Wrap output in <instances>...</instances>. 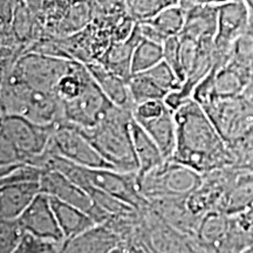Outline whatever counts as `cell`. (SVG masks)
<instances>
[{
    "mask_svg": "<svg viewBox=\"0 0 253 253\" xmlns=\"http://www.w3.org/2000/svg\"><path fill=\"white\" fill-rule=\"evenodd\" d=\"M132 118L151 136L166 161H169L176 148L175 110L166 100H148L135 104Z\"/></svg>",
    "mask_w": 253,
    "mask_h": 253,
    "instance_id": "obj_5",
    "label": "cell"
},
{
    "mask_svg": "<svg viewBox=\"0 0 253 253\" xmlns=\"http://www.w3.org/2000/svg\"><path fill=\"white\" fill-rule=\"evenodd\" d=\"M128 87L134 104L148 100H164L168 93L144 72L131 74L128 79Z\"/></svg>",
    "mask_w": 253,
    "mask_h": 253,
    "instance_id": "obj_22",
    "label": "cell"
},
{
    "mask_svg": "<svg viewBox=\"0 0 253 253\" xmlns=\"http://www.w3.org/2000/svg\"><path fill=\"white\" fill-rule=\"evenodd\" d=\"M226 65L238 71L253 84V21L232 43Z\"/></svg>",
    "mask_w": 253,
    "mask_h": 253,
    "instance_id": "obj_17",
    "label": "cell"
},
{
    "mask_svg": "<svg viewBox=\"0 0 253 253\" xmlns=\"http://www.w3.org/2000/svg\"><path fill=\"white\" fill-rule=\"evenodd\" d=\"M163 53H164V61H166L172 71L175 72L177 78L182 82V86L185 81V74L183 72L181 55H179V36L169 37L163 42ZM182 88V87H181Z\"/></svg>",
    "mask_w": 253,
    "mask_h": 253,
    "instance_id": "obj_26",
    "label": "cell"
},
{
    "mask_svg": "<svg viewBox=\"0 0 253 253\" xmlns=\"http://www.w3.org/2000/svg\"><path fill=\"white\" fill-rule=\"evenodd\" d=\"M49 201L60 229L65 236L66 243L77 238L78 236L97 225V223L90 214L84 212V210L77 208L75 205L61 201L53 195H49Z\"/></svg>",
    "mask_w": 253,
    "mask_h": 253,
    "instance_id": "obj_14",
    "label": "cell"
},
{
    "mask_svg": "<svg viewBox=\"0 0 253 253\" xmlns=\"http://www.w3.org/2000/svg\"><path fill=\"white\" fill-rule=\"evenodd\" d=\"M130 131L138 163L137 177L142 178L148 172L162 166L166 162V158L151 136L135 121L134 118L130 122Z\"/></svg>",
    "mask_w": 253,
    "mask_h": 253,
    "instance_id": "obj_15",
    "label": "cell"
},
{
    "mask_svg": "<svg viewBox=\"0 0 253 253\" xmlns=\"http://www.w3.org/2000/svg\"><path fill=\"white\" fill-rule=\"evenodd\" d=\"M218 25V5H201L185 12V23L179 34L203 40L216 37Z\"/></svg>",
    "mask_w": 253,
    "mask_h": 253,
    "instance_id": "obj_16",
    "label": "cell"
},
{
    "mask_svg": "<svg viewBox=\"0 0 253 253\" xmlns=\"http://www.w3.org/2000/svg\"><path fill=\"white\" fill-rule=\"evenodd\" d=\"M40 183L42 192L53 195L61 201L75 205L90 214L97 224H106L110 219L112 214L101 209L87 191L58 170L47 169L41 177Z\"/></svg>",
    "mask_w": 253,
    "mask_h": 253,
    "instance_id": "obj_9",
    "label": "cell"
},
{
    "mask_svg": "<svg viewBox=\"0 0 253 253\" xmlns=\"http://www.w3.org/2000/svg\"><path fill=\"white\" fill-rule=\"evenodd\" d=\"M163 60L164 53L162 43L142 38L132 53L130 66L131 74L148 71Z\"/></svg>",
    "mask_w": 253,
    "mask_h": 253,
    "instance_id": "obj_21",
    "label": "cell"
},
{
    "mask_svg": "<svg viewBox=\"0 0 253 253\" xmlns=\"http://www.w3.org/2000/svg\"><path fill=\"white\" fill-rule=\"evenodd\" d=\"M227 1H233V0H178L177 5L181 6L184 12H188L191 8L201 5H220Z\"/></svg>",
    "mask_w": 253,
    "mask_h": 253,
    "instance_id": "obj_27",
    "label": "cell"
},
{
    "mask_svg": "<svg viewBox=\"0 0 253 253\" xmlns=\"http://www.w3.org/2000/svg\"><path fill=\"white\" fill-rule=\"evenodd\" d=\"M86 66L103 93L114 104L132 112L135 104L129 91L126 79L120 77L99 61L86 62Z\"/></svg>",
    "mask_w": 253,
    "mask_h": 253,
    "instance_id": "obj_13",
    "label": "cell"
},
{
    "mask_svg": "<svg viewBox=\"0 0 253 253\" xmlns=\"http://www.w3.org/2000/svg\"><path fill=\"white\" fill-rule=\"evenodd\" d=\"M250 13L243 0H233L218 5V25L214 37L216 62L225 65L237 38L249 27Z\"/></svg>",
    "mask_w": 253,
    "mask_h": 253,
    "instance_id": "obj_10",
    "label": "cell"
},
{
    "mask_svg": "<svg viewBox=\"0 0 253 253\" xmlns=\"http://www.w3.org/2000/svg\"><path fill=\"white\" fill-rule=\"evenodd\" d=\"M17 219L26 232L33 233L43 239L62 243L65 248V236L50 205L49 195L46 192L38 194Z\"/></svg>",
    "mask_w": 253,
    "mask_h": 253,
    "instance_id": "obj_11",
    "label": "cell"
},
{
    "mask_svg": "<svg viewBox=\"0 0 253 253\" xmlns=\"http://www.w3.org/2000/svg\"><path fill=\"white\" fill-rule=\"evenodd\" d=\"M217 99H230L242 95L251 84L229 65L213 67L210 72Z\"/></svg>",
    "mask_w": 253,
    "mask_h": 253,
    "instance_id": "obj_19",
    "label": "cell"
},
{
    "mask_svg": "<svg viewBox=\"0 0 253 253\" xmlns=\"http://www.w3.org/2000/svg\"><path fill=\"white\" fill-rule=\"evenodd\" d=\"M132 112L114 106L101 121L90 128H77L89 140L113 169L122 172H137L130 131Z\"/></svg>",
    "mask_w": 253,
    "mask_h": 253,
    "instance_id": "obj_2",
    "label": "cell"
},
{
    "mask_svg": "<svg viewBox=\"0 0 253 253\" xmlns=\"http://www.w3.org/2000/svg\"><path fill=\"white\" fill-rule=\"evenodd\" d=\"M26 231L18 219H1L0 251L2 253L15 252Z\"/></svg>",
    "mask_w": 253,
    "mask_h": 253,
    "instance_id": "obj_23",
    "label": "cell"
},
{
    "mask_svg": "<svg viewBox=\"0 0 253 253\" xmlns=\"http://www.w3.org/2000/svg\"><path fill=\"white\" fill-rule=\"evenodd\" d=\"M245 2L246 7L249 9L250 13V21H253V0H243Z\"/></svg>",
    "mask_w": 253,
    "mask_h": 253,
    "instance_id": "obj_28",
    "label": "cell"
},
{
    "mask_svg": "<svg viewBox=\"0 0 253 253\" xmlns=\"http://www.w3.org/2000/svg\"><path fill=\"white\" fill-rule=\"evenodd\" d=\"M176 148L169 161L202 173L233 166L229 144L205 110L192 99L175 110Z\"/></svg>",
    "mask_w": 253,
    "mask_h": 253,
    "instance_id": "obj_1",
    "label": "cell"
},
{
    "mask_svg": "<svg viewBox=\"0 0 253 253\" xmlns=\"http://www.w3.org/2000/svg\"><path fill=\"white\" fill-rule=\"evenodd\" d=\"M220 202L218 212L236 216L253 205V170L230 166L218 169Z\"/></svg>",
    "mask_w": 253,
    "mask_h": 253,
    "instance_id": "obj_8",
    "label": "cell"
},
{
    "mask_svg": "<svg viewBox=\"0 0 253 253\" xmlns=\"http://www.w3.org/2000/svg\"><path fill=\"white\" fill-rule=\"evenodd\" d=\"M233 164L253 170V131L246 137L229 144Z\"/></svg>",
    "mask_w": 253,
    "mask_h": 253,
    "instance_id": "obj_25",
    "label": "cell"
},
{
    "mask_svg": "<svg viewBox=\"0 0 253 253\" xmlns=\"http://www.w3.org/2000/svg\"><path fill=\"white\" fill-rule=\"evenodd\" d=\"M47 154L58 155L78 166L113 169L86 136L77 126L68 122L55 125L47 148Z\"/></svg>",
    "mask_w": 253,
    "mask_h": 253,
    "instance_id": "obj_6",
    "label": "cell"
},
{
    "mask_svg": "<svg viewBox=\"0 0 253 253\" xmlns=\"http://www.w3.org/2000/svg\"><path fill=\"white\" fill-rule=\"evenodd\" d=\"M104 224H97L90 230L86 231L77 238L69 240L65 244L63 251H81V252H106L115 248L116 236H114Z\"/></svg>",
    "mask_w": 253,
    "mask_h": 253,
    "instance_id": "obj_18",
    "label": "cell"
},
{
    "mask_svg": "<svg viewBox=\"0 0 253 253\" xmlns=\"http://www.w3.org/2000/svg\"><path fill=\"white\" fill-rule=\"evenodd\" d=\"M40 192H42L40 182H18L1 184L0 218L17 219Z\"/></svg>",
    "mask_w": 253,
    "mask_h": 253,
    "instance_id": "obj_12",
    "label": "cell"
},
{
    "mask_svg": "<svg viewBox=\"0 0 253 253\" xmlns=\"http://www.w3.org/2000/svg\"><path fill=\"white\" fill-rule=\"evenodd\" d=\"M63 251V244L54 240L43 239L33 233L25 232V235L15 252H59Z\"/></svg>",
    "mask_w": 253,
    "mask_h": 253,
    "instance_id": "obj_24",
    "label": "cell"
},
{
    "mask_svg": "<svg viewBox=\"0 0 253 253\" xmlns=\"http://www.w3.org/2000/svg\"><path fill=\"white\" fill-rule=\"evenodd\" d=\"M114 104L101 89L96 80L90 75L77 96L62 103L63 122L78 128H90L102 120Z\"/></svg>",
    "mask_w": 253,
    "mask_h": 253,
    "instance_id": "obj_7",
    "label": "cell"
},
{
    "mask_svg": "<svg viewBox=\"0 0 253 253\" xmlns=\"http://www.w3.org/2000/svg\"><path fill=\"white\" fill-rule=\"evenodd\" d=\"M227 144L253 131V84L239 96L216 99L202 107Z\"/></svg>",
    "mask_w": 253,
    "mask_h": 253,
    "instance_id": "obj_3",
    "label": "cell"
},
{
    "mask_svg": "<svg viewBox=\"0 0 253 253\" xmlns=\"http://www.w3.org/2000/svg\"><path fill=\"white\" fill-rule=\"evenodd\" d=\"M55 125L45 126L15 114L1 115V136L12 142L20 155L21 162L38 166L47 154Z\"/></svg>",
    "mask_w": 253,
    "mask_h": 253,
    "instance_id": "obj_4",
    "label": "cell"
},
{
    "mask_svg": "<svg viewBox=\"0 0 253 253\" xmlns=\"http://www.w3.org/2000/svg\"><path fill=\"white\" fill-rule=\"evenodd\" d=\"M142 21L149 24L164 39H168L169 37L179 36L185 23V12L179 5H171L163 8L153 18Z\"/></svg>",
    "mask_w": 253,
    "mask_h": 253,
    "instance_id": "obj_20",
    "label": "cell"
}]
</instances>
